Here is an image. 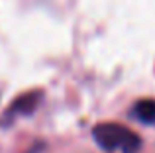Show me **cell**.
Segmentation results:
<instances>
[{
    "label": "cell",
    "mask_w": 155,
    "mask_h": 153,
    "mask_svg": "<svg viewBox=\"0 0 155 153\" xmlns=\"http://www.w3.org/2000/svg\"><path fill=\"white\" fill-rule=\"evenodd\" d=\"M94 142L104 151H122V153H137L141 149V138L134 130L122 126L118 122L96 124L92 130Z\"/></svg>",
    "instance_id": "1"
},
{
    "label": "cell",
    "mask_w": 155,
    "mask_h": 153,
    "mask_svg": "<svg viewBox=\"0 0 155 153\" xmlns=\"http://www.w3.org/2000/svg\"><path fill=\"white\" fill-rule=\"evenodd\" d=\"M41 100H43V92L41 90H30V92H26V94L18 96V98L8 106L6 114H4V120H0V124L4 122L8 126V124L14 122L16 118L34 114V112L38 110V106L41 104Z\"/></svg>",
    "instance_id": "2"
},
{
    "label": "cell",
    "mask_w": 155,
    "mask_h": 153,
    "mask_svg": "<svg viewBox=\"0 0 155 153\" xmlns=\"http://www.w3.org/2000/svg\"><path fill=\"white\" fill-rule=\"evenodd\" d=\"M132 114L136 120H140L141 124H147V126H153L155 124V100L153 98H143L137 100L132 108Z\"/></svg>",
    "instance_id": "3"
}]
</instances>
